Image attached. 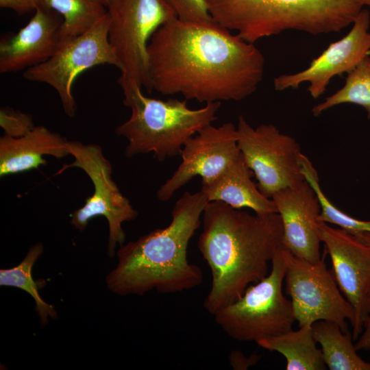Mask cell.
Masks as SVG:
<instances>
[{
    "mask_svg": "<svg viewBox=\"0 0 370 370\" xmlns=\"http://www.w3.org/2000/svg\"><path fill=\"white\" fill-rule=\"evenodd\" d=\"M67 142L59 134L40 125L18 138L4 134L0 137V176L46 165L45 156L60 159L70 155Z\"/></svg>",
    "mask_w": 370,
    "mask_h": 370,
    "instance_id": "cell-17",
    "label": "cell"
},
{
    "mask_svg": "<svg viewBox=\"0 0 370 370\" xmlns=\"http://www.w3.org/2000/svg\"><path fill=\"white\" fill-rule=\"evenodd\" d=\"M354 344L357 351H370V295L367 299V315L364 321L363 330Z\"/></svg>",
    "mask_w": 370,
    "mask_h": 370,
    "instance_id": "cell-28",
    "label": "cell"
},
{
    "mask_svg": "<svg viewBox=\"0 0 370 370\" xmlns=\"http://www.w3.org/2000/svg\"><path fill=\"white\" fill-rule=\"evenodd\" d=\"M40 6L62 16L60 47L89 30L108 13L100 0H40Z\"/></svg>",
    "mask_w": 370,
    "mask_h": 370,
    "instance_id": "cell-21",
    "label": "cell"
},
{
    "mask_svg": "<svg viewBox=\"0 0 370 370\" xmlns=\"http://www.w3.org/2000/svg\"><path fill=\"white\" fill-rule=\"evenodd\" d=\"M202 214L197 247L212 276L204 307L213 315L269 274L283 225L278 213L251 214L219 201H209Z\"/></svg>",
    "mask_w": 370,
    "mask_h": 370,
    "instance_id": "cell-2",
    "label": "cell"
},
{
    "mask_svg": "<svg viewBox=\"0 0 370 370\" xmlns=\"http://www.w3.org/2000/svg\"><path fill=\"white\" fill-rule=\"evenodd\" d=\"M358 239L362 241L364 243L370 246V232H363L354 234ZM370 295V290H369Z\"/></svg>",
    "mask_w": 370,
    "mask_h": 370,
    "instance_id": "cell-29",
    "label": "cell"
},
{
    "mask_svg": "<svg viewBox=\"0 0 370 370\" xmlns=\"http://www.w3.org/2000/svg\"><path fill=\"white\" fill-rule=\"evenodd\" d=\"M299 162L306 180L312 187L319 199L321 212L318 222L336 225L354 235L363 232H370V221H362L348 215L328 199L321 190L315 168L302 153L299 156Z\"/></svg>",
    "mask_w": 370,
    "mask_h": 370,
    "instance_id": "cell-24",
    "label": "cell"
},
{
    "mask_svg": "<svg viewBox=\"0 0 370 370\" xmlns=\"http://www.w3.org/2000/svg\"><path fill=\"white\" fill-rule=\"evenodd\" d=\"M109 41L121 65L118 82L126 92L134 87L151 92L148 73L147 45L153 33L177 18L164 0H112Z\"/></svg>",
    "mask_w": 370,
    "mask_h": 370,
    "instance_id": "cell-7",
    "label": "cell"
},
{
    "mask_svg": "<svg viewBox=\"0 0 370 370\" xmlns=\"http://www.w3.org/2000/svg\"><path fill=\"white\" fill-rule=\"evenodd\" d=\"M238 147L258 180L259 190L271 197L305 177L299 162L300 146L272 124L251 127L243 115L236 127Z\"/></svg>",
    "mask_w": 370,
    "mask_h": 370,
    "instance_id": "cell-11",
    "label": "cell"
},
{
    "mask_svg": "<svg viewBox=\"0 0 370 370\" xmlns=\"http://www.w3.org/2000/svg\"><path fill=\"white\" fill-rule=\"evenodd\" d=\"M62 16L39 6L19 31L0 41L1 73L16 72L45 62L60 47Z\"/></svg>",
    "mask_w": 370,
    "mask_h": 370,
    "instance_id": "cell-16",
    "label": "cell"
},
{
    "mask_svg": "<svg viewBox=\"0 0 370 370\" xmlns=\"http://www.w3.org/2000/svg\"><path fill=\"white\" fill-rule=\"evenodd\" d=\"M286 269L281 245L269 274L249 286L237 300L217 310L213 314L216 323L230 337L242 342L256 343L292 330L295 321L293 306L282 290Z\"/></svg>",
    "mask_w": 370,
    "mask_h": 370,
    "instance_id": "cell-6",
    "label": "cell"
},
{
    "mask_svg": "<svg viewBox=\"0 0 370 370\" xmlns=\"http://www.w3.org/2000/svg\"><path fill=\"white\" fill-rule=\"evenodd\" d=\"M275 202L283 225L282 245L293 255L311 262L321 258L317 227L319 199L305 180L276 192Z\"/></svg>",
    "mask_w": 370,
    "mask_h": 370,
    "instance_id": "cell-15",
    "label": "cell"
},
{
    "mask_svg": "<svg viewBox=\"0 0 370 370\" xmlns=\"http://www.w3.org/2000/svg\"><path fill=\"white\" fill-rule=\"evenodd\" d=\"M312 332L321 345L323 361L330 370H370V362L357 354L352 334L344 332L335 322L319 320L314 322Z\"/></svg>",
    "mask_w": 370,
    "mask_h": 370,
    "instance_id": "cell-20",
    "label": "cell"
},
{
    "mask_svg": "<svg viewBox=\"0 0 370 370\" xmlns=\"http://www.w3.org/2000/svg\"><path fill=\"white\" fill-rule=\"evenodd\" d=\"M237 140V130L232 123L203 127L184 143L180 153L182 161L158 189V199L162 201L170 199L195 176L201 177L202 184L212 182L241 153Z\"/></svg>",
    "mask_w": 370,
    "mask_h": 370,
    "instance_id": "cell-13",
    "label": "cell"
},
{
    "mask_svg": "<svg viewBox=\"0 0 370 370\" xmlns=\"http://www.w3.org/2000/svg\"><path fill=\"white\" fill-rule=\"evenodd\" d=\"M67 146L74 161L65 164L60 173L69 167H78L90 177L94 186L92 195L86 199L84 205L71 214V223L83 231L89 220L103 216L109 226L108 254L113 257L116 245H122L125 240L122 223L134 220L138 212L113 180L112 164L104 156L101 147L79 141H68Z\"/></svg>",
    "mask_w": 370,
    "mask_h": 370,
    "instance_id": "cell-9",
    "label": "cell"
},
{
    "mask_svg": "<svg viewBox=\"0 0 370 370\" xmlns=\"http://www.w3.org/2000/svg\"><path fill=\"white\" fill-rule=\"evenodd\" d=\"M106 7L109 5L112 0H100Z\"/></svg>",
    "mask_w": 370,
    "mask_h": 370,
    "instance_id": "cell-30",
    "label": "cell"
},
{
    "mask_svg": "<svg viewBox=\"0 0 370 370\" xmlns=\"http://www.w3.org/2000/svg\"><path fill=\"white\" fill-rule=\"evenodd\" d=\"M264 63L254 43L214 21L174 18L160 26L147 45L151 92L201 103L248 97L262 80Z\"/></svg>",
    "mask_w": 370,
    "mask_h": 370,
    "instance_id": "cell-1",
    "label": "cell"
},
{
    "mask_svg": "<svg viewBox=\"0 0 370 370\" xmlns=\"http://www.w3.org/2000/svg\"><path fill=\"white\" fill-rule=\"evenodd\" d=\"M352 24L347 34L331 43L306 69L275 77V90L297 88L301 84L308 82V92L317 99L325 92L333 77L351 71L370 55L369 12L362 10Z\"/></svg>",
    "mask_w": 370,
    "mask_h": 370,
    "instance_id": "cell-14",
    "label": "cell"
},
{
    "mask_svg": "<svg viewBox=\"0 0 370 370\" xmlns=\"http://www.w3.org/2000/svg\"><path fill=\"white\" fill-rule=\"evenodd\" d=\"M123 103L130 108V119L116 127L128 141L125 155L130 158L153 153L160 162L180 154L186 141L217 119L221 102L191 109L186 101L158 99L145 96L142 88L124 92Z\"/></svg>",
    "mask_w": 370,
    "mask_h": 370,
    "instance_id": "cell-5",
    "label": "cell"
},
{
    "mask_svg": "<svg viewBox=\"0 0 370 370\" xmlns=\"http://www.w3.org/2000/svg\"><path fill=\"white\" fill-rule=\"evenodd\" d=\"M177 18L187 22L213 21L206 0H164Z\"/></svg>",
    "mask_w": 370,
    "mask_h": 370,
    "instance_id": "cell-25",
    "label": "cell"
},
{
    "mask_svg": "<svg viewBox=\"0 0 370 370\" xmlns=\"http://www.w3.org/2000/svg\"><path fill=\"white\" fill-rule=\"evenodd\" d=\"M42 252L43 245L38 243L30 247L18 265L8 269H1L0 285L17 287L28 293L35 301V310L40 317L41 326L44 327L49 322L48 317L56 319L57 312L53 306L41 298L32 275L33 265Z\"/></svg>",
    "mask_w": 370,
    "mask_h": 370,
    "instance_id": "cell-23",
    "label": "cell"
},
{
    "mask_svg": "<svg viewBox=\"0 0 370 370\" xmlns=\"http://www.w3.org/2000/svg\"><path fill=\"white\" fill-rule=\"evenodd\" d=\"M253 174L241 152L215 179L202 184L201 191L208 201H222L239 210L249 208L259 214L278 213L273 200L251 180Z\"/></svg>",
    "mask_w": 370,
    "mask_h": 370,
    "instance_id": "cell-18",
    "label": "cell"
},
{
    "mask_svg": "<svg viewBox=\"0 0 370 370\" xmlns=\"http://www.w3.org/2000/svg\"><path fill=\"white\" fill-rule=\"evenodd\" d=\"M353 103L365 108L370 119V56H366L347 73L344 86L312 108V114L319 116L323 112L339 104Z\"/></svg>",
    "mask_w": 370,
    "mask_h": 370,
    "instance_id": "cell-22",
    "label": "cell"
},
{
    "mask_svg": "<svg viewBox=\"0 0 370 370\" xmlns=\"http://www.w3.org/2000/svg\"><path fill=\"white\" fill-rule=\"evenodd\" d=\"M0 126L5 135L14 138L25 135L35 127L30 114L10 107L1 108Z\"/></svg>",
    "mask_w": 370,
    "mask_h": 370,
    "instance_id": "cell-26",
    "label": "cell"
},
{
    "mask_svg": "<svg viewBox=\"0 0 370 370\" xmlns=\"http://www.w3.org/2000/svg\"><path fill=\"white\" fill-rule=\"evenodd\" d=\"M320 239L326 248L340 291L355 311L352 337L356 341L363 330L370 290V246L341 228L318 222Z\"/></svg>",
    "mask_w": 370,
    "mask_h": 370,
    "instance_id": "cell-12",
    "label": "cell"
},
{
    "mask_svg": "<svg viewBox=\"0 0 370 370\" xmlns=\"http://www.w3.org/2000/svg\"><path fill=\"white\" fill-rule=\"evenodd\" d=\"M282 254L286 267L285 292L291 298L299 327L326 320L336 323L343 332H348L347 321L354 324L355 311L342 295L332 270L326 267V253L316 262L293 255L283 245Z\"/></svg>",
    "mask_w": 370,
    "mask_h": 370,
    "instance_id": "cell-8",
    "label": "cell"
},
{
    "mask_svg": "<svg viewBox=\"0 0 370 370\" xmlns=\"http://www.w3.org/2000/svg\"><path fill=\"white\" fill-rule=\"evenodd\" d=\"M109 26L107 13L89 30L61 46L49 60L25 70L24 78L53 88L66 114L73 117L77 106L71 90L77 77L84 71L101 64L121 69L109 41Z\"/></svg>",
    "mask_w": 370,
    "mask_h": 370,
    "instance_id": "cell-10",
    "label": "cell"
},
{
    "mask_svg": "<svg viewBox=\"0 0 370 370\" xmlns=\"http://www.w3.org/2000/svg\"><path fill=\"white\" fill-rule=\"evenodd\" d=\"M256 343L264 349L278 352L286 360L287 370H325L321 349L317 347L311 325L260 339Z\"/></svg>",
    "mask_w": 370,
    "mask_h": 370,
    "instance_id": "cell-19",
    "label": "cell"
},
{
    "mask_svg": "<svg viewBox=\"0 0 370 370\" xmlns=\"http://www.w3.org/2000/svg\"><path fill=\"white\" fill-rule=\"evenodd\" d=\"M40 5V0H0V7L10 9L18 15L36 10Z\"/></svg>",
    "mask_w": 370,
    "mask_h": 370,
    "instance_id": "cell-27",
    "label": "cell"
},
{
    "mask_svg": "<svg viewBox=\"0 0 370 370\" xmlns=\"http://www.w3.org/2000/svg\"><path fill=\"white\" fill-rule=\"evenodd\" d=\"M208 202L201 190L185 192L175 204L168 226L121 245L117 264L106 276L108 289L122 296L143 295L152 290L180 293L201 284L203 273L188 260L187 248Z\"/></svg>",
    "mask_w": 370,
    "mask_h": 370,
    "instance_id": "cell-3",
    "label": "cell"
},
{
    "mask_svg": "<svg viewBox=\"0 0 370 370\" xmlns=\"http://www.w3.org/2000/svg\"><path fill=\"white\" fill-rule=\"evenodd\" d=\"M214 22L245 40L287 30L312 36L338 33L352 24L364 0H206Z\"/></svg>",
    "mask_w": 370,
    "mask_h": 370,
    "instance_id": "cell-4",
    "label": "cell"
},
{
    "mask_svg": "<svg viewBox=\"0 0 370 370\" xmlns=\"http://www.w3.org/2000/svg\"><path fill=\"white\" fill-rule=\"evenodd\" d=\"M365 5H368L370 7V0H364Z\"/></svg>",
    "mask_w": 370,
    "mask_h": 370,
    "instance_id": "cell-31",
    "label": "cell"
}]
</instances>
